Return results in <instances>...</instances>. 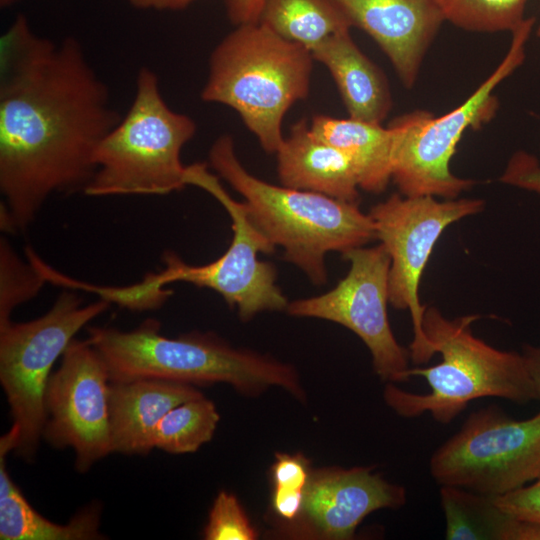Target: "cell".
<instances>
[{
	"label": "cell",
	"instance_id": "cell-1",
	"mask_svg": "<svg viewBox=\"0 0 540 540\" xmlns=\"http://www.w3.org/2000/svg\"><path fill=\"white\" fill-rule=\"evenodd\" d=\"M121 118L81 44L41 37L18 15L0 39L2 231H25L53 193L84 190Z\"/></svg>",
	"mask_w": 540,
	"mask_h": 540
},
{
	"label": "cell",
	"instance_id": "cell-2",
	"mask_svg": "<svg viewBox=\"0 0 540 540\" xmlns=\"http://www.w3.org/2000/svg\"><path fill=\"white\" fill-rule=\"evenodd\" d=\"M209 162L244 198L253 224L315 285L327 282V253L343 254L376 238L373 220L357 203L276 186L252 175L238 159L230 135L214 141Z\"/></svg>",
	"mask_w": 540,
	"mask_h": 540
},
{
	"label": "cell",
	"instance_id": "cell-3",
	"mask_svg": "<svg viewBox=\"0 0 540 540\" xmlns=\"http://www.w3.org/2000/svg\"><path fill=\"white\" fill-rule=\"evenodd\" d=\"M87 333L112 382L159 379L190 385L226 383L246 394L278 386L298 398L304 395L293 367L235 349L213 334L193 332L168 338L152 318L131 331L93 326Z\"/></svg>",
	"mask_w": 540,
	"mask_h": 540
},
{
	"label": "cell",
	"instance_id": "cell-4",
	"mask_svg": "<svg viewBox=\"0 0 540 540\" xmlns=\"http://www.w3.org/2000/svg\"><path fill=\"white\" fill-rule=\"evenodd\" d=\"M313 61L260 22L237 25L211 53L201 98L232 108L263 150L276 153L284 116L309 94Z\"/></svg>",
	"mask_w": 540,
	"mask_h": 540
},
{
	"label": "cell",
	"instance_id": "cell-5",
	"mask_svg": "<svg viewBox=\"0 0 540 540\" xmlns=\"http://www.w3.org/2000/svg\"><path fill=\"white\" fill-rule=\"evenodd\" d=\"M478 315L446 318L436 307L426 306L423 330L440 353V363L410 368L409 376L424 377L428 393L405 391L388 383L383 397L399 416L429 413L449 424L476 399L498 397L517 404L538 400L535 385L522 353L496 349L477 338L471 329Z\"/></svg>",
	"mask_w": 540,
	"mask_h": 540
},
{
	"label": "cell",
	"instance_id": "cell-6",
	"mask_svg": "<svg viewBox=\"0 0 540 540\" xmlns=\"http://www.w3.org/2000/svg\"><path fill=\"white\" fill-rule=\"evenodd\" d=\"M188 115L172 110L157 75L142 67L134 99L98 146L87 196L165 195L186 186L181 151L196 133Z\"/></svg>",
	"mask_w": 540,
	"mask_h": 540
},
{
	"label": "cell",
	"instance_id": "cell-7",
	"mask_svg": "<svg viewBox=\"0 0 540 540\" xmlns=\"http://www.w3.org/2000/svg\"><path fill=\"white\" fill-rule=\"evenodd\" d=\"M525 18L512 33L506 55L480 86L459 106L439 117L416 110L395 118L391 180L404 196H439L456 199L475 181L450 170V161L464 132L489 122L498 107L495 88L525 59V47L535 24Z\"/></svg>",
	"mask_w": 540,
	"mask_h": 540
},
{
	"label": "cell",
	"instance_id": "cell-8",
	"mask_svg": "<svg viewBox=\"0 0 540 540\" xmlns=\"http://www.w3.org/2000/svg\"><path fill=\"white\" fill-rule=\"evenodd\" d=\"M109 305L103 298L83 305L78 294L63 291L42 316L0 326V383L18 436L19 457L31 460L43 438L45 392L55 362L74 336Z\"/></svg>",
	"mask_w": 540,
	"mask_h": 540
},
{
	"label": "cell",
	"instance_id": "cell-9",
	"mask_svg": "<svg viewBox=\"0 0 540 540\" xmlns=\"http://www.w3.org/2000/svg\"><path fill=\"white\" fill-rule=\"evenodd\" d=\"M185 182L205 190L225 208L232 221V241L222 256L205 265H189L176 253L165 252V267L147 274L145 286L161 293L163 286L180 281L212 289L236 307L244 321L263 311L286 310L289 302L276 284L275 267L257 257L272 254L275 246L253 224L244 202L234 200L205 164L186 166Z\"/></svg>",
	"mask_w": 540,
	"mask_h": 540
},
{
	"label": "cell",
	"instance_id": "cell-10",
	"mask_svg": "<svg viewBox=\"0 0 540 540\" xmlns=\"http://www.w3.org/2000/svg\"><path fill=\"white\" fill-rule=\"evenodd\" d=\"M440 485L501 496L540 473V411L515 420L496 406L479 409L430 458Z\"/></svg>",
	"mask_w": 540,
	"mask_h": 540
},
{
	"label": "cell",
	"instance_id": "cell-11",
	"mask_svg": "<svg viewBox=\"0 0 540 540\" xmlns=\"http://www.w3.org/2000/svg\"><path fill=\"white\" fill-rule=\"evenodd\" d=\"M481 199L461 198L438 201L434 196L393 194L369 212L376 238L390 256L389 303L409 310L413 341L409 354L417 364L427 363L436 353L423 330L424 305L419 299L420 279L433 248L452 223L481 212Z\"/></svg>",
	"mask_w": 540,
	"mask_h": 540
},
{
	"label": "cell",
	"instance_id": "cell-12",
	"mask_svg": "<svg viewBox=\"0 0 540 540\" xmlns=\"http://www.w3.org/2000/svg\"><path fill=\"white\" fill-rule=\"evenodd\" d=\"M350 263L346 276L330 291L288 303L292 316L338 323L353 331L368 347L376 374L388 383L410 376L409 351L396 340L387 315L390 256L380 244L342 254Z\"/></svg>",
	"mask_w": 540,
	"mask_h": 540
},
{
	"label": "cell",
	"instance_id": "cell-13",
	"mask_svg": "<svg viewBox=\"0 0 540 540\" xmlns=\"http://www.w3.org/2000/svg\"><path fill=\"white\" fill-rule=\"evenodd\" d=\"M110 375L97 350L73 339L45 392L43 438L54 448H71L78 472H87L112 452Z\"/></svg>",
	"mask_w": 540,
	"mask_h": 540
},
{
	"label": "cell",
	"instance_id": "cell-14",
	"mask_svg": "<svg viewBox=\"0 0 540 540\" xmlns=\"http://www.w3.org/2000/svg\"><path fill=\"white\" fill-rule=\"evenodd\" d=\"M405 502L404 487L388 482L371 468L321 469L311 472L300 514L281 524V530L292 537L351 539L367 515L382 508H399Z\"/></svg>",
	"mask_w": 540,
	"mask_h": 540
},
{
	"label": "cell",
	"instance_id": "cell-15",
	"mask_svg": "<svg viewBox=\"0 0 540 540\" xmlns=\"http://www.w3.org/2000/svg\"><path fill=\"white\" fill-rule=\"evenodd\" d=\"M352 28L381 48L406 88L416 83L424 57L445 21L436 0H336Z\"/></svg>",
	"mask_w": 540,
	"mask_h": 540
},
{
	"label": "cell",
	"instance_id": "cell-16",
	"mask_svg": "<svg viewBox=\"0 0 540 540\" xmlns=\"http://www.w3.org/2000/svg\"><path fill=\"white\" fill-rule=\"evenodd\" d=\"M203 396L193 385L159 379L110 384L109 412L112 452L147 455L160 419L175 406Z\"/></svg>",
	"mask_w": 540,
	"mask_h": 540
},
{
	"label": "cell",
	"instance_id": "cell-17",
	"mask_svg": "<svg viewBox=\"0 0 540 540\" xmlns=\"http://www.w3.org/2000/svg\"><path fill=\"white\" fill-rule=\"evenodd\" d=\"M281 185L357 203L359 184L349 158L322 140L302 119L276 151Z\"/></svg>",
	"mask_w": 540,
	"mask_h": 540
},
{
	"label": "cell",
	"instance_id": "cell-18",
	"mask_svg": "<svg viewBox=\"0 0 540 540\" xmlns=\"http://www.w3.org/2000/svg\"><path fill=\"white\" fill-rule=\"evenodd\" d=\"M340 92L348 117L381 124L392 108L391 91L382 70L356 45L350 30L339 32L312 50Z\"/></svg>",
	"mask_w": 540,
	"mask_h": 540
},
{
	"label": "cell",
	"instance_id": "cell-19",
	"mask_svg": "<svg viewBox=\"0 0 540 540\" xmlns=\"http://www.w3.org/2000/svg\"><path fill=\"white\" fill-rule=\"evenodd\" d=\"M309 126L349 158L359 188L371 193L386 189L392 175L393 132L389 126L329 115H315Z\"/></svg>",
	"mask_w": 540,
	"mask_h": 540
},
{
	"label": "cell",
	"instance_id": "cell-20",
	"mask_svg": "<svg viewBox=\"0 0 540 540\" xmlns=\"http://www.w3.org/2000/svg\"><path fill=\"white\" fill-rule=\"evenodd\" d=\"M440 504L449 540H540V523L503 510L494 496L444 485Z\"/></svg>",
	"mask_w": 540,
	"mask_h": 540
},
{
	"label": "cell",
	"instance_id": "cell-21",
	"mask_svg": "<svg viewBox=\"0 0 540 540\" xmlns=\"http://www.w3.org/2000/svg\"><path fill=\"white\" fill-rule=\"evenodd\" d=\"M99 504H90L67 524H57L37 512L18 486L0 495L1 540H95L103 539Z\"/></svg>",
	"mask_w": 540,
	"mask_h": 540
},
{
	"label": "cell",
	"instance_id": "cell-22",
	"mask_svg": "<svg viewBox=\"0 0 540 540\" xmlns=\"http://www.w3.org/2000/svg\"><path fill=\"white\" fill-rule=\"evenodd\" d=\"M259 22L311 52L329 37L352 28L336 0H265Z\"/></svg>",
	"mask_w": 540,
	"mask_h": 540
},
{
	"label": "cell",
	"instance_id": "cell-23",
	"mask_svg": "<svg viewBox=\"0 0 540 540\" xmlns=\"http://www.w3.org/2000/svg\"><path fill=\"white\" fill-rule=\"evenodd\" d=\"M219 418L214 403L204 396L187 400L157 423L151 437L152 447L171 454L195 452L212 439Z\"/></svg>",
	"mask_w": 540,
	"mask_h": 540
},
{
	"label": "cell",
	"instance_id": "cell-24",
	"mask_svg": "<svg viewBox=\"0 0 540 540\" xmlns=\"http://www.w3.org/2000/svg\"><path fill=\"white\" fill-rule=\"evenodd\" d=\"M445 21L481 33L513 32L525 20L528 0H436Z\"/></svg>",
	"mask_w": 540,
	"mask_h": 540
},
{
	"label": "cell",
	"instance_id": "cell-25",
	"mask_svg": "<svg viewBox=\"0 0 540 540\" xmlns=\"http://www.w3.org/2000/svg\"><path fill=\"white\" fill-rule=\"evenodd\" d=\"M46 282L29 261L25 263L4 237L0 239V326L11 321L13 310L35 297Z\"/></svg>",
	"mask_w": 540,
	"mask_h": 540
},
{
	"label": "cell",
	"instance_id": "cell-26",
	"mask_svg": "<svg viewBox=\"0 0 540 540\" xmlns=\"http://www.w3.org/2000/svg\"><path fill=\"white\" fill-rule=\"evenodd\" d=\"M203 536L206 540H253L257 532L237 498L221 491L214 500Z\"/></svg>",
	"mask_w": 540,
	"mask_h": 540
},
{
	"label": "cell",
	"instance_id": "cell-27",
	"mask_svg": "<svg viewBox=\"0 0 540 540\" xmlns=\"http://www.w3.org/2000/svg\"><path fill=\"white\" fill-rule=\"evenodd\" d=\"M494 498L496 503L510 514L540 523V473L530 483Z\"/></svg>",
	"mask_w": 540,
	"mask_h": 540
},
{
	"label": "cell",
	"instance_id": "cell-28",
	"mask_svg": "<svg viewBox=\"0 0 540 540\" xmlns=\"http://www.w3.org/2000/svg\"><path fill=\"white\" fill-rule=\"evenodd\" d=\"M500 181L540 196V163L525 151H517L509 159Z\"/></svg>",
	"mask_w": 540,
	"mask_h": 540
},
{
	"label": "cell",
	"instance_id": "cell-29",
	"mask_svg": "<svg viewBox=\"0 0 540 540\" xmlns=\"http://www.w3.org/2000/svg\"><path fill=\"white\" fill-rule=\"evenodd\" d=\"M308 463L301 454H276L271 467L273 487L305 489L311 475Z\"/></svg>",
	"mask_w": 540,
	"mask_h": 540
},
{
	"label": "cell",
	"instance_id": "cell-30",
	"mask_svg": "<svg viewBox=\"0 0 540 540\" xmlns=\"http://www.w3.org/2000/svg\"><path fill=\"white\" fill-rule=\"evenodd\" d=\"M305 489L273 487L272 509L281 524L295 520L301 512Z\"/></svg>",
	"mask_w": 540,
	"mask_h": 540
},
{
	"label": "cell",
	"instance_id": "cell-31",
	"mask_svg": "<svg viewBox=\"0 0 540 540\" xmlns=\"http://www.w3.org/2000/svg\"><path fill=\"white\" fill-rule=\"evenodd\" d=\"M265 0H226L229 21L235 26L257 23Z\"/></svg>",
	"mask_w": 540,
	"mask_h": 540
},
{
	"label": "cell",
	"instance_id": "cell-32",
	"mask_svg": "<svg viewBox=\"0 0 540 540\" xmlns=\"http://www.w3.org/2000/svg\"><path fill=\"white\" fill-rule=\"evenodd\" d=\"M522 355L540 400V346L525 344Z\"/></svg>",
	"mask_w": 540,
	"mask_h": 540
},
{
	"label": "cell",
	"instance_id": "cell-33",
	"mask_svg": "<svg viewBox=\"0 0 540 540\" xmlns=\"http://www.w3.org/2000/svg\"><path fill=\"white\" fill-rule=\"evenodd\" d=\"M194 1L195 0H129V3L133 7L143 10H181Z\"/></svg>",
	"mask_w": 540,
	"mask_h": 540
},
{
	"label": "cell",
	"instance_id": "cell-34",
	"mask_svg": "<svg viewBox=\"0 0 540 540\" xmlns=\"http://www.w3.org/2000/svg\"><path fill=\"white\" fill-rule=\"evenodd\" d=\"M18 0H0L1 7H8L10 5H13Z\"/></svg>",
	"mask_w": 540,
	"mask_h": 540
},
{
	"label": "cell",
	"instance_id": "cell-35",
	"mask_svg": "<svg viewBox=\"0 0 540 540\" xmlns=\"http://www.w3.org/2000/svg\"><path fill=\"white\" fill-rule=\"evenodd\" d=\"M536 34H537V37L540 39V24H539L538 27H537V32H536Z\"/></svg>",
	"mask_w": 540,
	"mask_h": 540
}]
</instances>
